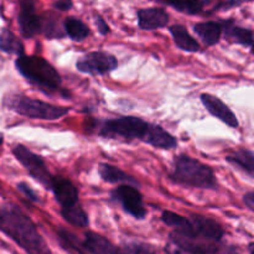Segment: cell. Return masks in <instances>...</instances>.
<instances>
[{
	"mask_svg": "<svg viewBox=\"0 0 254 254\" xmlns=\"http://www.w3.org/2000/svg\"><path fill=\"white\" fill-rule=\"evenodd\" d=\"M61 215L67 222L71 223L72 226H76V227L84 228L89 225L88 215H87L86 211L78 205V202L74 203V205L67 206V207H62Z\"/></svg>",
	"mask_w": 254,
	"mask_h": 254,
	"instance_id": "cell-24",
	"label": "cell"
},
{
	"mask_svg": "<svg viewBox=\"0 0 254 254\" xmlns=\"http://www.w3.org/2000/svg\"><path fill=\"white\" fill-rule=\"evenodd\" d=\"M243 202H245V205L247 206L251 211H253L254 212V191L247 192L245 196H243Z\"/></svg>",
	"mask_w": 254,
	"mask_h": 254,
	"instance_id": "cell-33",
	"label": "cell"
},
{
	"mask_svg": "<svg viewBox=\"0 0 254 254\" xmlns=\"http://www.w3.org/2000/svg\"><path fill=\"white\" fill-rule=\"evenodd\" d=\"M138 15V26L141 30L163 29L169 24V14L163 7H148L140 9Z\"/></svg>",
	"mask_w": 254,
	"mask_h": 254,
	"instance_id": "cell-13",
	"label": "cell"
},
{
	"mask_svg": "<svg viewBox=\"0 0 254 254\" xmlns=\"http://www.w3.org/2000/svg\"><path fill=\"white\" fill-rule=\"evenodd\" d=\"M193 31L206 46L210 47L220 42L223 32V24L218 21L197 22L193 26Z\"/></svg>",
	"mask_w": 254,
	"mask_h": 254,
	"instance_id": "cell-17",
	"label": "cell"
},
{
	"mask_svg": "<svg viewBox=\"0 0 254 254\" xmlns=\"http://www.w3.org/2000/svg\"><path fill=\"white\" fill-rule=\"evenodd\" d=\"M76 67L82 73L102 76L114 71L118 67V60L108 52L93 51L82 56L77 61Z\"/></svg>",
	"mask_w": 254,
	"mask_h": 254,
	"instance_id": "cell-9",
	"label": "cell"
},
{
	"mask_svg": "<svg viewBox=\"0 0 254 254\" xmlns=\"http://www.w3.org/2000/svg\"><path fill=\"white\" fill-rule=\"evenodd\" d=\"M148 128V122L138 117L128 116L103 122L99 128V134L108 138H123L127 140L139 139L143 141Z\"/></svg>",
	"mask_w": 254,
	"mask_h": 254,
	"instance_id": "cell-6",
	"label": "cell"
},
{
	"mask_svg": "<svg viewBox=\"0 0 254 254\" xmlns=\"http://www.w3.org/2000/svg\"><path fill=\"white\" fill-rule=\"evenodd\" d=\"M122 254H155V251L150 245L143 242H129L123 246Z\"/></svg>",
	"mask_w": 254,
	"mask_h": 254,
	"instance_id": "cell-28",
	"label": "cell"
},
{
	"mask_svg": "<svg viewBox=\"0 0 254 254\" xmlns=\"http://www.w3.org/2000/svg\"><path fill=\"white\" fill-rule=\"evenodd\" d=\"M56 235L60 245L66 252L69 254H88L84 250L83 242L79 241L78 237L72 232L64 230V228H59L56 231Z\"/></svg>",
	"mask_w": 254,
	"mask_h": 254,
	"instance_id": "cell-22",
	"label": "cell"
},
{
	"mask_svg": "<svg viewBox=\"0 0 254 254\" xmlns=\"http://www.w3.org/2000/svg\"><path fill=\"white\" fill-rule=\"evenodd\" d=\"M200 98L203 107L207 109L208 113H210L211 116L220 119L221 122L227 124L231 128H238L240 123H238L237 117H236V114L231 111L230 107H228L225 102H222L218 97L210 93H202Z\"/></svg>",
	"mask_w": 254,
	"mask_h": 254,
	"instance_id": "cell-12",
	"label": "cell"
},
{
	"mask_svg": "<svg viewBox=\"0 0 254 254\" xmlns=\"http://www.w3.org/2000/svg\"><path fill=\"white\" fill-rule=\"evenodd\" d=\"M168 254H240L235 248L220 245V242L190 238L171 232L165 247Z\"/></svg>",
	"mask_w": 254,
	"mask_h": 254,
	"instance_id": "cell-5",
	"label": "cell"
},
{
	"mask_svg": "<svg viewBox=\"0 0 254 254\" xmlns=\"http://www.w3.org/2000/svg\"><path fill=\"white\" fill-rule=\"evenodd\" d=\"M98 173L101 175V178L103 179L106 183L109 184H129V185H138V181L133 178V176L128 175L127 173H124L123 170H121L117 166L112 165L108 163H101L98 165Z\"/></svg>",
	"mask_w": 254,
	"mask_h": 254,
	"instance_id": "cell-19",
	"label": "cell"
},
{
	"mask_svg": "<svg viewBox=\"0 0 254 254\" xmlns=\"http://www.w3.org/2000/svg\"><path fill=\"white\" fill-rule=\"evenodd\" d=\"M0 231L27 254H51L36 225L14 203L0 206Z\"/></svg>",
	"mask_w": 254,
	"mask_h": 254,
	"instance_id": "cell-1",
	"label": "cell"
},
{
	"mask_svg": "<svg viewBox=\"0 0 254 254\" xmlns=\"http://www.w3.org/2000/svg\"><path fill=\"white\" fill-rule=\"evenodd\" d=\"M15 66L24 78L45 93L56 92L62 83V78L57 69L40 56L21 55L15 61Z\"/></svg>",
	"mask_w": 254,
	"mask_h": 254,
	"instance_id": "cell-3",
	"label": "cell"
},
{
	"mask_svg": "<svg viewBox=\"0 0 254 254\" xmlns=\"http://www.w3.org/2000/svg\"><path fill=\"white\" fill-rule=\"evenodd\" d=\"M158 1L170 5L178 11L195 15L202 11L208 0H158Z\"/></svg>",
	"mask_w": 254,
	"mask_h": 254,
	"instance_id": "cell-26",
	"label": "cell"
},
{
	"mask_svg": "<svg viewBox=\"0 0 254 254\" xmlns=\"http://www.w3.org/2000/svg\"><path fill=\"white\" fill-rule=\"evenodd\" d=\"M82 242L86 252L89 254H122L121 248L114 246L108 238L92 231L84 233Z\"/></svg>",
	"mask_w": 254,
	"mask_h": 254,
	"instance_id": "cell-15",
	"label": "cell"
},
{
	"mask_svg": "<svg viewBox=\"0 0 254 254\" xmlns=\"http://www.w3.org/2000/svg\"><path fill=\"white\" fill-rule=\"evenodd\" d=\"M51 190L54 191L55 197L61 207H67L78 202V190L68 179L60 176L54 178Z\"/></svg>",
	"mask_w": 254,
	"mask_h": 254,
	"instance_id": "cell-14",
	"label": "cell"
},
{
	"mask_svg": "<svg viewBox=\"0 0 254 254\" xmlns=\"http://www.w3.org/2000/svg\"><path fill=\"white\" fill-rule=\"evenodd\" d=\"M112 198L119 202L123 210L136 220H144L146 216V208L144 206L143 196L135 186L123 184L112 191Z\"/></svg>",
	"mask_w": 254,
	"mask_h": 254,
	"instance_id": "cell-10",
	"label": "cell"
},
{
	"mask_svg": "<svg viewBox=\"0 0 254 254\" xmlns=\"http://www.w3.org/2000/svg\"><path fill=\"white\" fill-rule=\"evenodd\" d=\"M94 22H96L97 30H98L99 34L103 35V36H104V35L109 34L111 29H109L108 24H107V21L103 19V17L99 16V15H97V16L94 17Z\"/></svg>",
	"mask_w": 254,
	"mask_h": 254,
	"instance_id": "cell-31",
	"label": "cell"
},
{
	"mask_svg": "<svg viewBox=\"0 0 254 254\" xmlns=\"http://www.w3.org/2000/svg\"><path fill=\"white\" fill-rule=\"evenodd\" d=\"M2 141H4V136H2V134L0 133V146L2 145Z\"/></svg>",
	"mask_w": 254,
	"mask_h": 254,
	"instance_id": "cell-35",
	"label": "cell"
},
{
	"mask_svg": "<svg viewBox=\"0 0 254 254\" xmlns=\"http://www.w3.org/2000/svg\"><path fill=\"white\" fill-rule=\"evenodd\" d=\"M5 106L20 116L41 121H56L68 114L71 111L66 107L55 106L40 99L30 98L24 94H12L6 97Z\"/></svg>",
	"mask_w": 254,
	"mask_h": 254,
	"instance_id": "cell-4",
	"label": "cell"
},
{
	"mask_svg": "<svg viewBox=\"0 0 254 254\" xmlns=\"http://www.w3.org/2000/svg\"><path fill=\"white\" fill-rule=\"evenodd\" d=\"M252 54L254 55V42H253V45H252Z\"/></svg>",
	"mask_w": 254,
	"mask_h": 254,
	"instance_id": "cell-36",
	"label": "cell"
},
{
	"mask_svg": "<svg viewBox=\"0 0 254 254\" xmlns=\"http://www.w3.org/2000/svg\"><path fill=\"white\" fill-rule=\"evenodd\" d=\"M12 154L16 158V160L24 166L30 174L32 179L41 184L45 189H50L51 190L52 181H54V176L50 174L49 169H47L46 164H45L44 159L37 154L32 153L30 149L26 146L17 144L12 149Z\"/></svg>",
	"mask_w": 254,
	"mask_h": 254,
	"instance_id": "cell-8",
	"label": "cell"
},
{
	"mask_svg": "<svg viewBox=\"0 0 254 254\" xmlns=\"http://www.w3.org/2000/svg\"><path fill=\"white\" fill-rule=\"evenodd\" d=\"M248 250H250V254H254V242L251 243L250 247H248Z\"/></svg>",
	"mask_w": 254,
	"mask_h": 254,
	"instance_id": "cell-34",
	"label": "cell"
},
{
	"mask_svg": "<svg viewBox=\"0 0 254 254\" xmlns=\"http://www.w3.org/2000/svg\"><path fill=\"white\" fill-rule=\"evenodd\" d=\"M174 232L210 242H221L225 236V230L217 221L201 215H193L190 218H186L183 227L174 230Z\"/></svg>",
	"mask_w": 254,
	"mask_h": 254,
	"instance_id": "cell-7",
	"label": "cell"
},
{
	"mask_svg": "<svg viewBox=\"0 0 254 254\" xmlns=\"http://www.w3.org/2000/svg\"><path fill=\"white\" fill-rule=\"evenodd\" d=\"M161 221H163L166 226H170L174 230H178V228H180L181 226H184V223L186 222V217L178 215V213L173 212V211H164V212L161 213Z\"/></svg>",
	"mask_w": 254,
	"mask_h": 254,
	"instance_id": "cell-29",
	"label": "cell"
},
{
	"mask_svg": "<svg viewBox=\"0 0 254 254\" xmlns=\"http://www.w3.org/2000/svg\"><path fill=\"white\" fill-rule=\"evenodd\" d=\"M170 32L174 37L176 46L180 50L186 52H197L200 51V44L196 41L195 37L191 36L184 25H173L170 26Z\"/></svg>",
	"mask_w": 254,
	"mask_h": 254,
	"instance_id": "cell-20",
	"label": "cell"
},
{
	"mask_svg": "<svg viewBox=\"0 0 254 254\" xmlns=\"http://www.w3.org/2000/svg\"><path fill=\"white\" fill-rule=\"evenodd\" d=\"M169 179L173 183L190 188L205 190L217 189V180L212 169L185 154H180L174 159V169Z\"/></svg>",
	"mask_w": 254,
	"mask_h": 254,
	"instance_id": "cell-2",
	"label": "cell"
},
{
	"mask_svg": "<svg viewBox=\"0 0 254 254\" xmlns=\"http://www.w3.org/2000/svg\"><path fill=\"white\" fill-rule=\"evenodd\" d=\"M41 22V30L40 32L46 36V39H62L66 35L64 30L60 27L59 20L56 16L49 14L45 17H40Z\"/></svg>",
	"mask_w": 254,
	"mask_h": 254,
	"instance_id": "cell-27",
	"label": "cell"
},
{
	"mask_svg": "<svg viewBox=\"0 0 254 254\" xmlns=\"http://www.w3.org/2000/svg\"><path fill=\"white\" fill-rule=\"evenodd\" d=\"M143 141L154 148L165 149V150H171L178 146V140L175 136L171 135L168 130L163 129L160 126L150 123H149V128Z\"/></svg>",
	"mask_w": 254,
	"mask_h": 254,
	"instance_id": "cell-16",
	"label": "cell"
},
{
	"mask_svg": "<svg viewBox=\"0 0 254 254\" xmlns=\"http://www.w3.org/2000/svg\"><path fill=\"white\" fill-rule=\"evenodd\" d=\"M17 190H19L20 192H21L22 195L27 198V200L31 201V202H39L40 201L39 195H37V193L35 192V191L32 190V189L30 188L26 183L17 184Z\"/></svg>",
	"mask_w": 254,
	"mask_h": 254,
	"instance_id": "cell-30",
	"label": "cell"
},
{
	"mask_svg": "<svg viewBox=\"0 0 254 254\" xmlns=\"http://www.w3.org/2000/svg\"><path fill=\"white\" fill-rule=\"evenodd\" d=\"M0 50L5 54L16 55V56L24 55V45H22V42L20 41L16 35L12 34L7 29H4L0 32Z\"/></svg>",
	"mask_w": 254,
	"mask_h": 254,
	"instance_id": "cell-25",
	"label": "cell"
},
{
	"mask_svg": "<svg viewBox=\"0 0 254 254\" xmlns=\"http://www.w3.org/2000/svg\"><path fill=\"white\" fill-rule=\"evenodd\" d=\"M20 34L25 39H32L41 30L40 16L36 14L32 0H20L19 15H17Z\"/></svg>",
	"mask_w": 254,
	"mask_h": 254,
	"instance_id": "cell-11",
	"label": "cell"
},
{
	"mask_svg": "<svg viewBox=\"0 0 254 254\" xmlns=\"http://www.w3.org/2000/svg\"><path fill=\"white\" fill-rule=\"evenodd\" d=\"M225 39L232 44H240L243 46H252L254 42V34L252 30L237 26L232 21L223 22Z\"/></svg>",
	"mask_w": 254,
	"mask_h": 254,
	"instance_id": "cell-18",
	"label": "cell"
},
{
	"mask_svg": "<svg viewBox=\"0 0 254 254\" xmlns=\"http://www.w3.org/2000/svg\"><path fill=\"white\" fill-rule=\"evenodd\" d=\"M226 160L232 165L242 169L251 176H254V151L248 150V149H238L226 156Z\"/></svg>",
	"mask_w": 254,
	"mask_h": 254,
	"instance_id": "cell-21",
	"label": "cell"
},
{
	"mask_svg": "<svg viewBox=\"0 0 254 254\" xmlns=\"http://www.w3.org/2000/svg\"><path fill=\"white\" fill-rule=\"evenodd\" d=\"M64 30L69 39L77 42L86 40L88 37V35L91 34L89 27L82 20L73 16H69L64 20Z\"/></svg>",
	"mask_w": 254,
	"mask_h": 254,
	"instance_id": "cell-23",
	"label": "cell"
},
{
	"mask_svg": "<svg viewBox=\"0 0 254 254\" xmlns=\"http://www.w3.org/2000/svg\"><path fill=\"white\" fill-rule=\"evenodd\" d=\"M72 5H73L72 0H56L54 2V7L60 10V11H68L72 7Z\"/></svg>",
	"mask_w": 254,
	"mask_h": 254,
	"instance_id": "cell-32",
	"label": "cell"
}]
</instances>
